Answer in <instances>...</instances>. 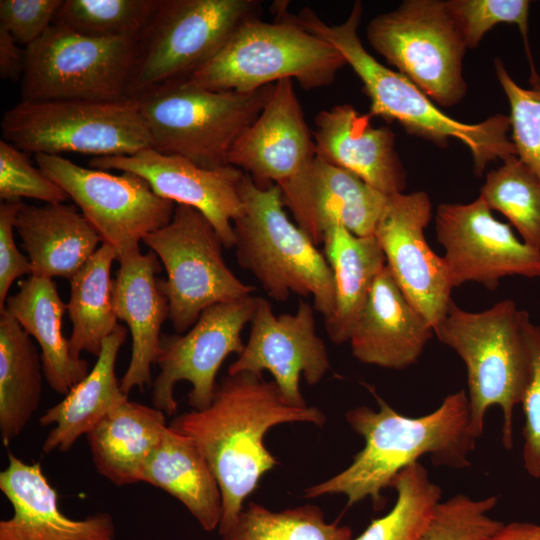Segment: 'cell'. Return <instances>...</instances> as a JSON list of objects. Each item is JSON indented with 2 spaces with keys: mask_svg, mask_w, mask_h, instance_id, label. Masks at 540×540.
Here are the masks:
<instances>
[{
  "mask_svg": "<svg viewBox=\"0 0 540 540\" xmlns=\"http://www.w3.org/2000/svg\"><path fill=\"white\" fill-rule=\"evenodd\" d=\"M293 422L323 426L326 415L315 406L289 404L262 374L240 372L217 383L207 408L177 415L169 424L195 442L218 481L220 535L234 524L262 476L279 464L264 444L266 432Z\"/></svg>",
  "mask_w": 540,
  "mask_h": 540,
  "instance_id": "obj_1",
  "label": "cell"
},
{
  "mask_svg": "<svg viewBox=\"0 0 540 540\" xmlns=\"http://www.w3.org/2000/svg\"><path fill=\"white\" fill-rule=\"evenodd\" d=\"M379 410L360 406L346 412L351 428L364 439L352 463L335 476L305 489V497L343 494L347 506L371 498L383 504L382 491L407 466L429 455L435 466L455 469L471 465L476 439L470 430L468 396L460 390L446 396L434 411L409 417L395 411L372 387Z\"/></svg>",
  "mask_w": 540,
  "mask_h": 540,
  "instance_id": "obj_2",
  "label": "cell"
},
{
  "mask_svg": "<svg viewBox=\"0 0 540 540\" xmlns=\"http://www.w3.org/2000/svg\"><path fill=\"white\" fill-rule=\"evenodd\" d=\"M362 12L361 2L356 1L341 24L326 23L309 7L291 13L290 18L340 51L363 84L371 117L397 122L407 133L440 147H446L450 138L459 140L469 149L479 176L490 162L516 155L508 137L509 116L497 114L476 124L460 122L445 114L407 77L376 60L358 35Z\"/></svg>",
  "mask_w": 540,
  "mask_h": 540,
  "instance_id": "obj_3",
  "label": "cell"
},
{
  "mask_svg": "<svg viewBox=\"0 0 540 540\" xmlns=\"http://www.w3.org/2000/svg\"><path fill=\"white\" fill-rule=\"evenodd\" d=\"M239 192L243 213L233 221L239 265L255 277L270 298L286 302L291 294L311 296L314 310L327 319L335 303L331 267L288 218L280 187L260 186L244 172Z\"/></svg>",
  "mask_w": 540,
  "mask_h": 540,
  "instance_id": "obj_4",
  "label": "cell"
},
{
  "mask_svg": "<svg viewBox=\"0 0 540 540\" xmlns=\"http://www.w3.org/2000/svg\"><path fill=\"white\" fill-rule=\"evenodd\" d=\"M528 312L509 299L481 312L461 309L452 300L434 335L455 351L467 369L470 430L483 433L488 409L503 414L502 443L513 448V414L529 376V353L524 324Z\"/></svg>",
  "mask_w": 540,
  "mask_h": 540,
  "instance_id": "obj_5",
  "label": "cell"
},
{
  "mask_svg": "<svg viewBox=\"0 0 540 540\" xmlns=\"http://www.w3.org/2000/svg\"><path fill=\"white\" fill-rule=\"evenodd\" d=\"M275 19L244 21L222 49L186 80L215 91L248 92L295 79L312 90L332 84L347 65L328 41L310 33L288 15L285 2L275 5Z\"/></svg>",
  "mask_w": 540,
  "mask_h": 540,
  "instance_id": "obj_6",
  "label": "cell"
},
{
  "mask_svg": "<svg viewBox=\"0 0 540 540\" xmlns=\"http://www.w3.org/2000/svg\"><path fill=\"white\" fill-rule=\"evenodd\" d=\"M273 88L274 84L248 92L215 91L180 80L135 98L152 148L217 169L229 165L232 147L258 117Z\"/></svg>",
  "mask_w": 540,
  "mask_h": 540,
  "instance_id": "obj_7",
  "label": "cell"
},
{
  "mask_svg": "<svg viewBox=\"0 0 540 540\" xmlns=\"http://www.w3.org/2000/svg\"><path fill=\"white\" fill-rule=\"evenodd\" d=\"M2 139L28 153L131 155L152 147L135 97L117 101H20L1 120Z\"/></svg>",
  "mask_w": 540,
  "mask_h": 540,
  "instance_id": "obj_8",
  "label": "cell"
},
{
  "mask_svg": "<svg viewBox=\"0 0 540 540\" xmlns=\"http://www.w3.org/2000/svg\"><path fill=\"white\" fill-rule=\"evenodd\" d=\"M139 38H100L51 25L25 48L21 101H117L129 88Z\"/></svg>",
  "mask_w": 540,
  "mask_h": 540,
  "instance_id": "obj_9",
  "label": "cell"
},
{
  "mask_svg": "<svg viewBox=\"0 0 540 540\" xmlns=\"http://www.w3.org/2000/svg\"><path fill=\"white\" fill-rule=\"evenodd\" d=\"M366 36L388 64L442 107L467 92L463 56L467 49L447 1L406 0L370 20Z\"/></svg>",
  "mask_w": 540,
  "mask_h": 540,
  "instance_id": "obj_10",
  "label": "cell"
},
{
  "mask_svg": "<svg viewBox=\"0 0 540 540\" xmlns=\"http://www.w3.org/2000/svg\"><path fill=\"white\" fill-rule=\"evenodd\" d=\"M261 9L258 0H161L139 38L129 96L186 80Z\"/></svg>",
  "mask_w": 540,
  "mask_h": 540,
  "instance_id": "obj_11",
  "label": "cell"
},
{
  "mask_svg": "<svg viewBox=\"0 0 540 540\" xmlns=\"http://www.w3.org/2000/svg\"><path fill=\"white\" fill-rule=\"evenodd\" d=\"M142 242L165 268L167 278H157V285L168 299L169 319L177 334L187 332L208 307L255 291L228 267L218 233L193 207L176 204L169 223Z\"/></svg>",
  "mask_w": 540,
  "mask_h": 540,
  "instance_id": "obj_12",
  "label": "cell"
},
{
  "mask_svg": "<svg viewBox=\"0 0 540 540\" xmlns=\"http://www.w3.org/2000/svg\"><path fill=\"white\" fill-rule=\"evenodd\" d=\"M38 167L71 198L103 243L122 257L171 220L176 204L136 174L82 167L61 155L36 154Z\"/></svg>",
  "mask_w": 540,
  "mask_h": 540,
  "instance_id": "obj_13",
  "label": "cell"
},
{
  "mask_svg": "<svg viewBox=\"0 0 540 540\" xmlns=\"http://www.w3.org/2000/svg\"><path fill=\"white\" fill-rule=\"evenodd\" d=\"M258 296L218 303L205 309L183 334H162L156 364L160 372L152 382V404L167 416H176L174 396L179 381L191 383L188 403L193 410L207 408L217 386L216 376L230 354L243 348L242 331L250 323Z\"/></svg>",
  "mask_w": 540,
  "mask_h": 540,
  "instance_id": "obj_14",
  "label": "cell"
},
{
  "mask_svg": "<svg viewBox=\"0 0 540 540\" xmlns=\"http://www.w3.org/2000/svg\"><path fill=\"white\" fill-rule=\"evenodd\" d=\"M435 230L453 288L472 281L495 290L507 276L540 277V250L495 219L480 197L467 204H439Z\"/></svg>",
  "mask_w": 540,
  "mask_h": 540,
  "instance_id": "obj_15",
  "label": "cell"
},
{
  "mask_svg": "<svg viewBox=\"0 0 540 540\" xmlns=\"http://www.w3.org/2000/svg\"><path fill=\"white\" fill-rule=\"evenodd\" d=\"M431 217L426 192L389 195L374 235L398 286L434 330L446 315L453 287L443 257L425 238Z\"/></svg>",
  "mask_w": 540,
  "mask_h": 540,
  "instance_id": "obj_16",
  "label": "cell"
},
{
  "mask_svg": "<svg viewBox=\"0 0 540 540\" xmlns=\"http://www.w3.org/2000/svg\"><path fill=\"white\" fill-rule=\"evenodd\" d=\"M314 307L299 301L295 313L275 315L271 303L258 296L249 337L227 374L268 371L284 399L305 407L300 377L316 385L330 369L324 341L316 332Z\"/></svg>",
  "mask_w": 540,
  "mask_h": 540,
  "instance_id": "obj_17",
  "label": "cell"
},
{
  "mask_svg": "<svg viewBox=\"0 0 540 540\" xmlns=\"http://www.w3.org/2000/svg\"><path fill=\"white\" fill-rule=\"evenodd\" d=\"M89 166L138 175L159 197L201 212L224 247H234L233 221L243 213L239 185L244 172L239 168L207 169L152 147L131 155L92 157Z\"/></svg>",
  "mask_w": 540,
  "mask_h": 540,
  "instance_id": "obj_18",
  "label": "cell"
},
{
  "mask_svg": "<svg viewBox=\"0 0 540 540\" xmlns=\"http://www.w3.org/2000/svg\"><path fill=\"white\" fill-rule=\"evenodd\" d=\"M295 224L316 245L328 227L343 225L356 236L374 234L388 195L316 154L297 176L279 185Z\"/></svg>",
  "mask_w": 540,
  "mask_h": 540,
  "instance_id": "obj_19",
  "label": "cell"
},
{
  "mask_svg": "<svg viewBox=\"0 0 540 540\" xmlns=\"http://www.w3.org/2000/svg\"><path fill=\"white\" fill-rule=\"evenodd\" d=\"M316 156L292 79L274 84L266 105L232 147L228 164L260 186L281 185L301 173Z\"/></svg>",
  "mask_w": 540,
  "mask_h": 540,
  "instance_id": "obj_20",
  "label": "cell"
},
{
  "mask_svg": "<svg viewBox=\"0 0 540 540\" xmlns=\"http://www.w3.org/2000/svg\"><path fill=\"white\" fill-rule=\"evenodd\" d=\"M0 490L13 515L0 521V540H114L115 523L107 512L71 519L58 505V494L38 462L12 453L0 472Z\"/></svg>",
  "mask_w": 540,
  "mask_h": 540,
  "instance_id": "obj_21",
  "label": "cell"
},
{
  "mask_svg": "<svg viewBox=\"0 0 540 540\" xmlns=\"http://www.w3.org/2000/svg\"><path fill=\"white\" fill-rule=\"evenodd\" d=\"M312 131L316 154L343 168L385 195L403 193L406 171L395 149V134L374 127L370 114L350 104L321 110Z\"/></svg>",
  "mask_w": 540,
  "mask_h": 540,
  "instance_id": "obj_22",
  "label": "cell"
},
{
  "mask_svg": "<svg viewBox=\"0 0 540 540\" xmlns=\"http://www.w3.org/2000/svg\"><path fill=\"white\" fill-rule=\"evenodd\" d=\"M434 330L408 301L389 268L377 275L348 342L361 363L405 369L424 351Z\"/></svg>",
  "mask_w": 540,
  "mask_h": 540,
  "instance_id": "obj_23",
  "label": "cell"
},
{
  "mask_svg": "<svg viewBox=\"0 0 540 540\" xmlns=\"http://www.w3.org/2000/svg\"><path fill=\"white\" fill-rule=\"evenodd\" d=\"M113 280L114 306L132 337V352L127 370L120 379L128 395L134 388L152 384L151 367L161 353V327L169 318V302L157 285L160 260L153 251L130 253L119 260Z\"/></svg>",
  "mask_w": 540,
  "mask_h": 540,
  "instance_id": "obj_24",
  "label": "cell"
},
{
  "mask_svg": "<svg viewBox=\"0 0 540 540\" xmlns=\"http://www.w3.org/2000/svg\"><path fill=\"white\" fill-rule=\"evenodd\" d=\"M15 230L30 260L31 275L48 279L70 280L103 243L81 211L63 203L24 204Z\"/></svg>",
  "mask_w": 540,
  "mask_h": 540,
  "instance_id": "obj_25",
  "label": "cell"
},
{
  "mask_svg": "<svg viewBox=\"0 0 540 540\" xmlns=\"http://www.w3.org/2000/svg\"><path fill=\"white\" fill-rule=\"evenodd\" d=\"M126 337L127 329L119 325L103 341L96 363L87 376L40 417L41 426L54 425L42 445L44 453L69 451L80 436L87 435L128 399L115 373L118 352Z\"/></svg>",
  "mask_w": 540,
  "mask_h": 540,
  "instance_id": "obj_26",
  "label": "cell"
},
{
  "mask_svg": "<svg viewBox=\"0 0 540 540\" xmlns=\"http://www.w3.org/2000/svg\"><path fill=\"white\" fill-rule=\"evenodd\" d=\"M5 309L38 342L43 375L55 392L66 395L87 376L88 362L72 356L69 340L63 335L67 305L52 279L31 275L23 280L18 291L8 296Z\"/></svg>",
  "mask_w": 540,
  "mask_h": 540,
  "instance_id": "obj_27",
  "label": "cell"
},
{
  "mask_svg": "<svg viewBox=\"0 0 540 540\" xmlns=\"http://www.w3.org/2000/svg\"><path fill=\"white\" fill-rule=\"evenodd\" d=\"M141 482L178 499L205 531L219 528L220 487L207 459L190 437L168 425L144 464Z\"/></svg>",
  "mask_w": 540,
  "mask_h": 540,
  "instance_id": "obj_28",
  "label": "cell"
},
{
  "mask_svg": "<svg viewBox=\"0 0 540 540\" xmlns=\"http://www.w3.org/2000/svg\"><path fill=\"white\" fill-rule=\"evenodd\" d=\"M167 426L161 410L125 400L87 434L96 470L117 486L141 482Z\"/></svg>",
  "mask_w": 540,
  "mask_h": 540,
  "instance_id": "obj_29",
  "label": "cell"
},
{
  "mask_svg": "<svg viewBox=\"0 0 540 540\" xmlns=\"http://www.w3.org/2000/svg\"><path fill=\"white\" fill-rule=\"evenodd\" d=\"M323 245L335 288L334 309L324 320L325 328L333 343L343 344L348 342L386 258L374 234L356 236L339 223L328 227Z\"/></svg>",
  "mask_w": 540,
  "mask_h": 540,
  "instance_id": "obj_30",
  "label": "cell"
},
{
  "mask_svg": "<svg viewBox=\"0 0 540 540\" xmlns=\"http://www.w3.org/2000/svg\"><path fill=\"white\" fill-rule=\"evenodd\" d=\"M41 354L7 309L0 311V436L7 447L30 422L42 395Z\"/></svg>",
  "mask_w": 540,
  "mask_h": 540,
  "instance_id": "obj_31",
  "label": "cell"
},
{
  "mask_svg": "<svg viewBox=\"0 0 540 540\" xmlns=\"http://www.w3.org/2000/svg\"><path fill=\"white\" fill-rule=\"evenodd\" d=\"M115 250L102 243L91 258L72 276L67 312L72 322L69 340L73 357L82 352L98 356L103 341L119 326L114 306L111 267Z\"/></svg>",
  "mask_w": 540,
  "mask_h": 540,
  "instance_id": "obj_32",
  "label": "cell"
},
{
  "mask_svg": "<svg viewBox=\"0 0 540 540\" xmlns=\"http://www.w3.org/2000/svg\"><path fill=\"white\" fill-rule=\"evenodd\" d=\"M397 494L392 509L373 519L354 540H421L442 497L427 469L415 462L404 468L392 486Z\"/></svg>",
  "mask_w": 540,
  "mask_h": 540,
  "instance_id": "obj_33",
  "label": "cell"
},
{
  "mask_svg": "<svg viewBox=\"0 0 540 540\" xmlns=\"http://www.w3.org/2000/svg\"><path fill=\"white\" fill-rule=\"evenodd\" d=\"M222 540H354L350 527L328 523L315 505L281 511L251 502L243 508Z\"/></svg>",
  "mask_w": 540,
  "mask_h": 540,
  "instance_id": "obj_34",
  "label": "cell"
},
{
  "mask_svg": "<svg viewBox=\"0 0 540 540\" xmlns=\"http://www.w3.org/2000/svg\"><path fill=\"white\" fill-rule=\"evenodd\" d=\"M479 197L509 220L525 244L540 250V181L516 155L486 175Z\"/></svg>",
  "mask_w": 540,
  "mask_h": 540,
  "instance_id": "obj_35",
  "label": "cell"
},
{
  "mask_svg": "<svg viewBox=\"0 0 540 540\" xmlns=\"http://www.w3.org/2000/svg\"><path fill=\"white\" fill-rule=\"evenodd\" d=\"M161 0H63L53 25L100 38H140Z\"/></svg>",
  "mask_w": 540,
  "mask_h": 540,
  "instance_id": "obj_36",
  "label": "cell"
},
{
  "mask_svg": "<svg viewBox=\"0 0 540 540\" xmlns=\"http://www.w3.org/2000/svg\"><path fill=\"white\" fill-rule=\"evenodd\" d=\"M497 79L510 104V129L517 157L540 181V77L531 70L530 88L519 86L503 62L494 60Z\"/></svg>",
  "mask_w": 540,
  "mask_h": 540,
  "instance_id": "obj_37",
  "label": "cell"
},
{
  "mask_svg": "<svg viewBox=\"0 0 540 540\" xmlns=\"http://www.w3.org/2000/svg\"><path fill=\"white\" fill-rule=\"evenodd\" d=\"M497 503L496 495L457 494L440 501L421 540H487L504 524L489 514Z\"/></svg>",
  "mask_w": 540,
  "mask_h": 540,
  "instance_id": "obj_38",
  "label": "cell"
},
{
  "mask_svg": "<svg viewBox=\"0 0 540 540\" xmlns=\"http://www.w3.org/2000/svg\"><path fill=\"white\" fill-rule=\"evenodd\" d=\"M447 4L460 27L467 48L477 47L483 36L499 23L516 24L524 38L530 65L533 67L527 40L529 1L449 0Z\"/></svg>",
  "mask_w": 540,
  "mask_h": 540,
  "instance_id": "obj_39",
  "label": "cell"
},
{
  "mask_svg": "<svg viewBox=\"0 0 540 540\" xmlns=\"http://www.w3.org/2000/svg\"><path fill=\"white\" fill-rule=\"evenodd\" d=\"M0 198L2 201L32 198L55 204L69 196L39 167H34L26 152L0 140Z\"/></svg>",
  "mask_w": 540,
  "mask_h": 540,
  "instance_id": "obj_40",
  "label": "cell"
},
{
  "mask_svg": "<svg viewBox=\"0 0 540 540\" xmlns=\"http://www.w3.org/2000/svg\"><path fill=\"white\" fill-rule=\"evenodd\" d=\"M524 333L529 353V376L520 404L524 413L523 466L532 478H540V326L528 316Z\"/></svg>",
  "mask_w": 540,
  "mask_h": 540,
  "instance_id": "obj_41",
  "label": "cell"
},
{
  "mask_svg": "<svg viewBox=\"0 0 540 540\" xmlns=\"http://www.w3.org/2000/svg\"><path fill=\"white\" fill-rule=\"evenodd\" d=\"M62 2L63 0H1L0 28L26 48L53 24Z\"/></svg>",
  "mask_w": 540,
  "mask_h": 540,
  "instance_id": "obj_42",
  "label": "cell"
},
{
  "mask_svg": "<svg viewBox=\"0 0 540 540\" xmlns=\"http://www.w3.org/2000/svg\"><path fill=\"white\" fill-rule=\"evenodd\" d=\"M23 205L20 199L2 201L0 205V311L5 308L13 282L32 274L30 260L18 250L13 234Z\"/></svg>",
  "mask_w": 540,
  "mask_h": 540,
  "instance_id": "obj_43",
  "label": "cell"
},
{
  "mask_svg": "<svg viewBox=\"0 0 540 540\" xmlns=\"http://www.w3.org/2000/svg\"><path fill=\"white\" fill-rule=\"evenodd\" d=\"M25 66V48L0 28V76L3 80H21Z\"/></svg>",
  "mask_w": 540,
  "mask_h": 540,
  "instance_id": "obj_44",
  "label": "cell"
},
{
  "mask_svg": "<svg viewBox=\"0 0 540 540\" xmlns=\"http://www.w3.org/2000/svg\"><path fill=\"white\" fill-rule=\"evenodd\" d=\"M487 540H540V524L522 521L504 523Z\"/></svg>",
  "mask_w": 540,
  "mask_h": 540,
  "instance_id": "obj_45",
  "label": "cell"
}]
</instances>
